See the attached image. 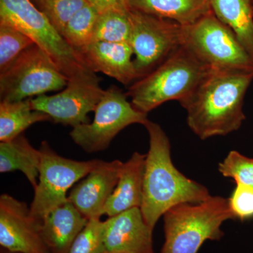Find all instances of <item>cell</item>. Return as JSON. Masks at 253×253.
<instances>
[{"label":"cell","instance_id":"26","mask_svg":"<svg viewBox=\"0 0 253 253\" xmlns=\"http://www.w3.org/2000/svg\"><path fill=\"white\" fill-rule=\"evenodd\" d=\"M218 169L223 176L234 179L236 184L253 189V158L231 151L219 163Z\"/></svg>","mask_w":253,"mask_h":253},{"label":"cell","instance_id":"29","mask_svg":"<svg viewBox=\"0 0 253 253\" xmlns=\"http://www.w3.org/2000/svg\"><path fill=\"white\" fill-rule=\"evenodd\" d=\"M101 14L110 10H129V0H86Z\"/></svg>","mask_w":253,"mask_h":253},{"label":"cell","instance_id":"13","mask_svg":"<svg viewBox=\"0 0 253 253\" xmlns=\"http://www.w3.org/2000/svg\"><path fill=\"white\" fill-rule=\"evenodd\" d=\"M123 162L100 161L71 190L68 199L89 220L104 215L105 206L117 185Z\"/></svg>","mask_w":253,"mask_h":253},{"label":"cell","instance_id":"31","mask_svg":"<svg viewBox=\"0 0 253 253\" xmlns=\"http://www.w3.org/2000/svg\"><path fill=\"white\" fill-rule=\"evenodd\" d=\"M36 1H39V0H36Z\"/></svg>","mask_w":253,"mask_h":253},{"label":"cell","instance_id":"4","mask_svg":"<svg viewBox=\"0 0 253 253\" xmlns=\"http://www.w3.org/2000/svg\"><path fill=\"white\" fill-rule=\"evenodd\" d=\"M163 217L165 243L161 253H198L208 240H220L223 223L234 219L228 199L211 196L198 204L174 206Z\"/></svg>","mask_w":253,"mask_h":253},{"label":"cell","instance_id":"6","mask_svg":"<svg viewBox=\"0 0 253 253\" xmlns=\"http://www.w3.org/2000/svg\"><path fill=\"white\" fill-rule=\"evenodd\" d=\"M181 46L214 71L253 72V60L235 33L213 12L182 26Z\"/></svg>","mask_w":253,"mask_h":253},{"label":"cell","instance_id":"21","mask_svg":"<svg viewBox=\"0 0 253 253\" xmlns=\"http://www.w3.org/2000/svg\"><path fill=\"white\" fill-rule=\"evenodd\" d=\"M51 121L46 113L33 109L31 99L0 103V141H9L37 123Z\"/></svg>","mask_w":253,"mask_h":253},{"label":"cell","instance_id":"19","mask_svg":"<svg viewBox=\"0 0 253 253\" xmlns=\"http://www.w3.org/2000/svg\"><path fill=\"white\" fill-rule=\"evenodd\" d=\"M41 150L33 147L23 134L0 143V172L21 171L33 189L39 179Z\"/></svg>","mask_w":253,"mask_h":253},{"label":"cell","instance_id":"15","mask_svg":"<svg viewBox=\"0 0 253 253\" xmlns=\"http://www.w3.org/2000/svg\"><path fill=\"white\" fill-rule=\"evenodd\" d=\"M77 51L93 72L104 73L124 85L138 80L129 42L93 41Z\"/></svg>","mask_w":253,"mask_h":253},{"label":"cell","instance_id":"17","mask_svg":"<svg viewBox=\"0 0 253 253\" xmlns=\"http://www.w3.org/2000/svg\"><path fill=\"white\" fill-rule=\"evenodd\" d=\"M146 154L134 152L123 163L117 185L105 206L104 215L111 217L134 208H141Z\"/></svg>","mask_w":253,"mask_h":253},{"label":"cell","instance_id":"8","mask_svg":"<svg viewBox=\"0 0 253 253\" xmlns=\"http://www.w3.org/2000/svg\"><path fill=\"white\" fill-rule=\"evenodd\" d=\"M127 97L117 86L106 89L95 109L93 122L74 126L70 132L75 144L89 154L100 152L126 126H144L147 114L136 110Z\"/></svg>","mask_w":253,"mask_h":253},{"label":"cell","instance_id":"20","mask_svg":"<svg viewBox=\"0 0 253 253\" xmlns=\"http://www.w3.org/2000/svg\"><path fill=\"white\" fill-rule=\"evenodd\" d=\"M213 14L231 28L253 60V0H208Z\"/></svg>","mask_w":253,"mask_h":253},{"label":"cell","instance_id":"7","mask_svg":"<svg viewBox=\"0 0 253 253\" xmlns=\"http://www.w3.org/2000/svg\"><path fill=\"white\" fill-rule=\"evenodd\" d=\"M68 78L36 44L20 55L0 73L1 101H18L61 90Z\"/></svg>","mask_w":253,"mask_h":253},{"label":"cell","instance_id":"27","mask_svg":"<svg viewBox=\"0 0 253 253\" xmlns=\"http://www.w3.org/2000/svg\"><path fill=\"white\" fill-rule=\"evenodd\" d=\"M104 229L105 221L89 219L68 253H104Z\"/></svg>","mask_w":253,"mask_h":253},{"label":"cell","instance_id":"16","mask_svg":"<svg viewBox=\"0 0 253 253\" xmlns=\"http://www.w3.org/2000/svg\"><path fill=\"white\" fill-rule=\"evenodd\" d=\"M88 219L69 201L43 218L41 232L51 253H68Z\"/></svg>","mask_w":253,"mask_h":253},{"label":"cell","instance_id":"23","mask_svg":"<svg viewBox=\"0 0 253 253\" xmlns=\"http://www.w3.org/2000/svg\"><path fill=\"white\" fill-rule=\"evenodd\" d=\"M99 14L96 9L87 3L70 20L63 30L62 36L73 49L77 51L91 42Z\"/></svg>","mask_w":253,"mask_h":253},{"label":"cell","instance_id":"18","mask_svg":"<svg viewBox=\"0 0 253 253\" xmlns=\"http://www.w3.org/2000/svg\"><path fill=\"white\" fill-rule=\"evenodd\" d=\"M130 9L189 26L212 12L208 0H129Z\"/></svg>","mask_w":253,"mask_h":253},{"label":"cell","instance_id":"10","mask_svg":"<svg viewBox=\"0 0 253 253\" xmlns=\"http://www.w3.org/2000/svg\"><path fill=\"white\" fill-rule=\"evenodd\" d=\"M100 78L89 68L68 78L63 90L31 99L33 109L46 113L51 121L72 127L89 123L88 114L95 111L105 94Z\"/></svg>","mask_w":253,"mask_h":253},{"label":"cell","instance_id":"24","mask_svg":"<svg viewBox=\"0 0 253 253\" xmlns=\"http://www.w3.org/2000/svg\"><path fill=\"white\" fill-rule=\"evenodd\" d=\"M34 44V42L22 32L0 23V73L6 71L25 50Z\"/></svg>","mask_w":253,"mask_h":253},{"label":"cell","instance_id":"1","mask_svg":"<svg viewBox=\"0 0 253 253\" xmlns=\"http://www.w3.org/2000/svg\"><path fill=\"white\" fill-rule=\"evenodd\" d=\"M253 72L212 70L180 104L190 129L202 140L238 130L246 119L243 106Z\"/></svg>","mask_w":253,"mask_h":253},{"label":"cell","instance_id":"3","mask_svg":"<svg viewBox=\"0 0 253 253\" xmlns=\"http://www.w3.org/2000/svg\"><path fill=\"white\" fill-rule=\"evenodd\" d=\"M211 71L181 46L152 72L134 82L126 95L136 110L148 114L168 101L185 99Z\"/></svg>","mask_w":253,"mask_h":253},{"label":"cell","instance_id":"30","mask_svg":"<svg viewBox=\"0 0 253 253\" xmlns=\"http://www.w3.org/2000/svg\"><path fill=\"white\" fill-rule=\"evenodd\" d=\"M0 253H18L10 252V251H6V250H5L4 249H2V248H1V252H0Z\"/></svg>","mask_w":253,"mask_h":253},{"label":"cell","instance_id":"5","mask_svg":"<svg viewBox=\"0 0 253 253\" xmlns=\"http://www.w3.org/2000/svg\"><path fill=\"white\" fill-rule=\"evenodd\" d=\"M0 23L9 25L29 37L68 78L89 68L78 51L31 0H0Z\"/></svg>","mask_w":253,"mask_h":253},{"label":"cell","instance_id":"9","mask_svg":"<svg viewBox=\"0 0 253 253\" xmlns=\"http://www.w3.org/2000/svg\"><path fill=\"white\" fill-rule=\"evenodd\" d=\"M39 179L31 205L32 214L42 220L48 213L68 202L67 192L78 181L87 175L101 161H78L63 157L46 141L41 146Z\"/></svg>","mask_w":253,"mask_h":253},{"label":"cell","instance_id":"12","mask_svg":"<svg viewBox=\"0 0 253 253\" xmlns=\"http://www.w3.org/2000/svg\"><path fill=\"white\" fill-rule=\"evenodd\" d=\"M41 221L31 208L9 194L0 196V245L10 252L51 253L43 239Z\"/></svg>","mask_w":253,"mask_h":253},{"label":"cell","instance_id":"14","mask_svg":"<svg viewBox=\"0 0 253 253\" xmlns=\"http://www.w3.org/2000/svg\"><path fill=\"white\" fill-rule=\"evenodd\" d=\"M153 231L140 208H134L105 220L104 253H155Z\"/></svg>","mask_w":253,"mask_h":253},{"label":"cell","instance_id":"2","mask_svg":"<svg viewBox=\"0 0 253 253\" xmlns=\"http://www.w3.org/2000/svg\"><path fill=\"white\" fill-rule=\"evenodd\" d=\"M149 149L145 161L140 208L146 224L154 231L168 210L181 204H198L211 196L207 188L179 172L171 159L170 143L157 123L148 120Z\"/></svg>","mask_w":253,"mask_h":253},{"label":"cell","instance_id":"25","mask_svg":"<svg viewBox=\"0 0 253 253\" xmlns=\"http://www.w3.org/2000/svg\"><path fill=\"white\" fill-rule=\"evenodd\" d=\"M41 11L61 33L75 14L84 7L86 0H39Z\"/></svg>","mask_w":253,"mask_h":253},{"label":"cell","instance_id":"28","mask_svg":"<svg viewBox=\"0 0 253 253\" xmlns=\"http://www.w3.org/2000/svg\"><path fill=\"white\" fill-rule=\"evenodd\" d=\"M229 201L234 219L241 220L253 217V189L237 184Z\"/></svg>","mask_w":253,"mask_h":253},{"label":"cell","instance_id":"11","mask_svg":"<svg viewBox=\"0 0 253 253\" xmlns=\"http://www.w3.org/2000/svg\"><path fill=\"white\" fill-rule=\"evenodd\" d=\"M129 43L138 80L147 76L181 46L179 23L130 9Z\"/></svg>","mask_w":253,"mask_h":253},{"label":"cell","instance_id":"22","mask_svg":"<svg viewBox=\"0 0 253 253\" xmlns=\"http://www.w3.org/2000/svg\"><path fill=\"white\" fill-rule=\"evenodd\" d=\"M131 31L130 9L110 10L99 14L91 42H129Z\"/></svg>","mask_w":253,"mask_h":253}]
</instances>
